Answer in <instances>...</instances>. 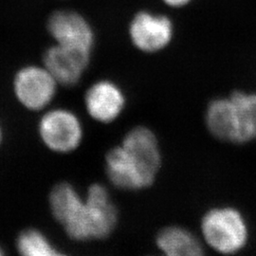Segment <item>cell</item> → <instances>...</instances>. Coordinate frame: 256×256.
<instances>
[{"instance_id": "obj_9", "label": "cell", "mask_w": 256, "mask_h": 256, "mask_svg": "<svg viewBox=\"0 0 256 256\" xmlns=\"http://www.w3.org/2000/svg\"><path fill=\"white\" fill-rule=\"evenodd\" d=\"M106 170L112 184L122 190L135 191L144 189L155 182L122 146L113 147L108 152L106 156Z\"/></svg>"}, {"instance_id": "obj_1", "label": "cell", "mask_w": 256, "mask_h": 256, "mask_svg": "<svg viewBox=\"0 0 256 256\" xmlns=\"http://www.w3.org/2000/svg\"><path fill=\"white\" fill-rule=\"evenodd\" d=\"M118 222V210L108 189L100 183L88 188L80 220L66 234L75 241H90L110 236Z\"/></svg>"}, {"instance_id": "obj_11", "label": "cell", "mask_w": 256, "mask_h": 256, "mask_svg": "<svg viewBox=\"0 0 256 256\" xmlns=\"http://www.w3.org/2000/svg\"><path fill=\"white\" fill-rule=\"evenodd\" d=\"M205 120L212 135L222 142L238 144V117L230 97L210 102Z\"/></svg>"}, {"instance_id": "obj_5", "label": "cell", "mask_w": 256, "mask_h": 256, "mask_svg": "<svg viewBox=\"0 0 256 256\" xmlns=\"http://www.w3.org/2000/svg\"><path fill=\"white\" fill-rule=\"evenodd\" d=\"M46 30L55 44L92 54L95 34L90 22L72 10H58L46 21Z\"/></svg>"}, {"instance_id": "obj_13", "label": "cell", "mask_w": 256, "mask_h": 256, "mask_svg": "<svg viewBox=\"0 0 256 256\" xmlns=\"http://www.w3.org/2000/svg\"><path fill=\"white\" fill-rule=\"evenodd\" d=\"M84 203L80 194L70 183L57 184L50 194V207L52 212L64 228L78 216Z\"/></svg>"}, {"instance_id": "obj_16", "label": "cell", "mask_w": 256, "mask_h": 256, "mask_svg": "<svg viewBox=\"0 0 256 256\" xmlns=\"http://www.w3.org/2000/svg\"><path fill=\"white\" fill-rule=\"evenodd\" d=\"M166 5L172 8H182L188 5L192 0H162Z\"/></svg>"}, {"instance_id": "obj_7", "label": "cell", "mask_w": 256, "mask_h": 256, "mask_svg": "<svg viewBox=\"0 0 256 256\" xmlns=\"http://www.w3.org/2000/svg\"><path fill=\"white\" fill-rule=\"evenodd\" d=\"M90 57L92 54L55 44L44 52L43 64L59 84L74 86L88 68Z\"/></svg>"}, {"instance_id": "obj_15", "label": "cell", "mask_w": 256, "mask_h": 256, "mask_svg": "<svg viewBox=\"0 0 256 256\" xmlns=\"http://www.w3.org/2000/svg\"><path fill=\"white\" fill-rule=\"evenodd\" d=\"M16 248L19 254L25 256H58L62 254L43 232L34 229L26 230L19 234Z\"/></svg>"}, {"instance_id": "obj_12", "label": "cell", "mask_w": 256, "mask_h": 256, "mask_svg": "<svg viewBox=\"0 0 256 256\" xmlns=\"http://www.w3.org/2000/svg\"><path fill=\"white\" fill-rule=\"evenodd\" d=\"M156 242L158 248L166 256L203 254V247L198 238L190 230L180 226H170L162 230L156 236Z\"/></svg>"}, {"instance_id": "obj_14", "label": "cell", "mask_w": 256, "mask_h": 256, "mask_svg": "<svg viewBox=\"0 0 256 256\" xmlns=\"http://www.w3.org/2000/svg\"><path fill=\"white\" fill-rule=\"evenodd\" d=\"M238 117V144L256 140V93L236 90L230 94Z\"/></svg>"}, {"instance_id": "obj_2", "label": "cell", "mask_w": 256, "mask_h": 256, "mask_svg": "<svg viewBox=\"0 0 256 256\" xmlns=\"http://www.w3.org/2000/svg\"><path fill=\"white\" fill-rule=\"evenodd\" d=\"M203 238L214 250L232 254L247 245L248 227L239 210L232 207H216L202 218Z\"/></svg>"}, {"instance_id": "obj_10", "label": "cell", "mask_w": 256, "mask_h": 256, "mask_svg": "<svg viewBox=\"0 0 256 256\" xmlns=\"http://www.w3.org/2000/svg\"><path fill=\"white\" fill-rule=\"evenodd\" d=\"M120 146L148 174L156 178L162 165V155L156 137L149 128L137 126L131 129L124 138Z\"/></svg>"}, {"instance_id": "obj_18", "label": "cell", "mask_w": 256, "mask_h": 256, "mask_svg": "<svg viewBox=\"0 0 256 256\" xmlns=\"http://www.w3.org/2000/svg\"><path fill=\"white\" fill-rule=\"evenodd\" d=\"M3 254H4V252H3V250H2V248H0V256H3Z\"/></svg>"}, {"instance_id": "obj_17", "label": "cell", "mask_w": 256, "mask_h": 256, "mask_svg": "<svg viewBox=\"0 0 256 256\" xmlns=\"http://www.w3.org/2000/svg\"><path fill=\"white\" fill-rule=\"evenodd\" d=\"M2 138H3V134H2V130H1V128H0V144L2 142Z\"/></svg>"}, {"instance_id": "obj_3", "label": "cell", "mask_w": 256, "mask_h": 256, "mask_svg": "<svg viewBox=\"0 0 256 256\" xmlns=\"http://www.w3.org/2000/svg\"><path fill=\"white\" fill-rule=\"evenodd\" d=\"M39 135L50 150L66 154L77 149L82 142L81 120L70 110L56 108L44 114L38 124Z\"/></svg>"}, {"instance_id": "obj_6", "label": "cell", "mask_w": 256, "mask_h": 256, "mask_svg": "<svg viewBox=\"0 0 256 256\" xmlns=\"http://www.w3.org/2000/svg\"><path fill=\"white\" fill-rule=\"evenodd\" d=\"M128 32L132 44L138 50L153 54L162 50L171 43L174 25L166 16L140 10L131 20Z\"/></svg>"}, {"instance_id": "obj_4", "label": "cell", "mask_w": 256, "mask_h": 256, "mask_svg": "<svg viewBox=\"0 0 256 256\" xmlns=\"http://www.w3.org/2000/svg\"><path fill=\"white\" fill-rule=\"evenodd\" d=\"M58 82L46 68L30 64L20 68L14 79L19 102L32 111L44 110L54 98Z\"/></svg>"}, {"instance_id": "obj_8", "label": "cell", "mask_w": 256, "mask_h": 256, "mask_svg": "<svg viewBox=\"0 0 256 256\" xmlns=\"http://www.w3.org/2000/svg\"><path fill=\"white\" fill-rule=\"evenodd\" d=\"M126 98L116 82L101 80L94 82L84 95V106L92 119L110 124L119 118L126 108Z\"/></svg>"}]
</instances>
